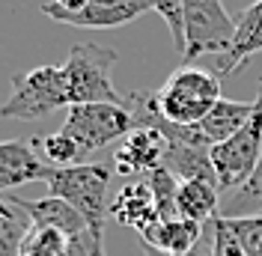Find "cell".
Here are the masks:
<instances>
[{"mask_svg": "<svg viewBox=\"0 0 262 256\" xmlns=\"http://www.w3.org/2000/svg\"><path fill=\"white\" fill-rule=\"evenodd\" d=\"M72 108L69 98V83H66V69L63 66H36L27 72H18L9 80V98L0 104L3 119H42L48 113Z\"/></svg>", "mask_w": 262, "mask_h": 256, "instance_id": "1", "label": "cell"}, {"mask_svg": "<svg viewBox=\"0 0 262 256\" xmlns=\"http://www.w3.org/2000/svg\"><path fill=\"white\" fill-rule=\"evenodd\" d=\"M152 98L164 119L188 128L200 125L221 98V78L200 66H182L164 80L158 93H152Z\"/></svg>", "mask_w": 262, "mask_h": 256, "instance_id": "2", "label": "cell"}, {"mask_svg": "<svg viewBox=\"0 0 262 256\" xmlns=\"http://www.w3.org/2000/svg\"><path fill=\"white\" fill-rule=\"evenodd\" d=\"M114 170L98 161H83L72 167H54L48 176V194L66 200L83 215L90 229H104L107 218V188Z\"/></svg>", "mask_w": 262, "mask_h": 256, "instance_id": "3", "label": "cell"}, {"mask_svg": "<svg viewBox=\"0 0 262 256\" xmlns=\"http://www.w3.org/2000/svg\"><path fill=\"white\" fill-rule=\"evenodd\" d=\"M116 60L119 54L114 48H104L96 42H81L69 51V60L63 63V69L72 104H93V101L125 104L111 78Z\"/></svg>", "mask_w": 262, "mask_h": 256, "instance_id": "4", "label": "cell"}, {"mask_svg": "<svg viewBox=\"0 0 262 256\" xmlns=\"http://www.w3.org/2000/svg\"><path fill=\"white\" fill-rule=\"evenodd\" d=\"M134 128V113L128 104H111V101H93V104H72L66 108V122L60 131H66L83 158L93 152L111 146L114 140H122Z\"/></svg>", "mask_w": 262, "mask_h": 256, "instance_id": "5", "label": "cell"}, {"mask_svg": "<svg viewBox=\"0 0 262 256\" xmlns=\"http://www.w3.org/2000/svg\"><path fill=\"white\" fill-rule=\"evenodd\" d=\"M209 155H212V167L221 194L235 191L256 170V164L262 158V83L256 98H253V113L245 122V128H238L227 140L214 143Z\"/></svg>", "mask_w": 262, "mask_h": 256, "instance_id": "6", "label": "cell"}, {"mask_svg": "<svg viewBox=\"0 0 262 256\" xmlns=\"http://www.w3.org/2000/svg\"><path fill=\"white\" fill-rule=\"evenodd\" d=\"M235 39V15H229L224 0H185V51L182 63L194 66L206 54L224 57Z\"/></svg>", "mask_w": 262, "mask_h": 256, "instance_id": "7", "label": "cell"}, {"mask_svg": "<svg viewBox=\"0 0 262 256\" xmlns=\"http://www.w3.org/2000/svg\"><path fill=\"white\" fill-rule=\"evenodd\" d=\"M170 140L158 128L137 125L119 140V149L114 152V170L122 176H137V173H152L164 167Z\"/></svg>", "mask_w": 262, "mask_h": 256, "instance_id": "8", "label": "cell"}, {"mask_svg": "<svg viewBox=\"0 0 262 256\" xmlns=\"http://www.w3.org/2000/svg\"><path fill=\"white\" fill-rule=\"evenodd\" d=\"M149 9H152L149 0H86L81 12L57 15L54 21L69 24V27H81V30H111V27L137 21Z\"/></svg>", "mask_w": 262, "mask_h": 256, "instance_id": "9", "label": "cell"}, {"mask_svg": "<svg viewBox=\"0 0 262 256\" xmlns=\"http://www.w3.org/2000/svg\"><path fill=\"white\" fill-rule=\"evenodd\" d=\"M48 161L36 152L33 143L24 140H3L0 143V194L12 191L18 185H27V182H48L51 176Z\"/></svg>", "mask_w": 262, "mask_h": 256, "instance_id": "10", "label": "cell"}, {"mask_svg": "<svg viewBox=\"0 0 262 256\" xmlns=\"http://www.w3.org/2000/svg\"><path fill=\"white\" fill-rule=\"evenodd\" d=\"M262 51V0L250 3L242 15H235V39H232V48L217 57V69L214 75L217 78H227L232 72H238L242 66Z\"/></svg>", "mask_w": 262, "mask_h": 256, "instance_id": "11", "label": "cell"}, {"mask_svg": "<svg viewBox=\"0 0 262 256\" xmlns=\"http://www.w3.org/2000/svg\"><path fill=\"white\" fill-rule=\"evenodd\" d=\"M206 226L209 224L188 221V218H173V221H161L158 218L155 224H149L140 232V239L152 250H161L167 256H182V253H191L196 244L203 241Z\"/></svg>", "mask_w": 262, "mask_h": 256, "instance_id": "12", "label": "cell"}, {"mask_svg": "<svg viewBox=\"0 0 262 256\" xmlns=\"http://www.w3.org/2000/svg\"><path fill=\"white\" fill-rule=\"evenodd\" d=\"M15 200H18V206L24 208V215L30 218V224H33V226L60 229L63 236H69V239H75V236H83V232L90 229V224L83 221L81 211H78L75 206H69L66 200L54 197V194L42 197V200H21V197H15Z\"/></svg>", "mask_w": 262, "mask_h": 256, "instance_id": "13", "label": "cell"}, {"mask_svg": "<svg viewBox=\"0 0 262 256\" xmlns=\"http://www.w3.org/2000/svg\"><path fill=\"white\" fill-rule=\"evenodd\" d=\"M107 215L116 224L137 229V232H143L149 224H155L158 221V208H155V197H152V188H149L146 179L143 182H125L119 188V194L114 197Z\"/></svg>", "mask_w": 262, "mask_h": 256, "instance_id": "14", "label": "cell"}, {"mask_svg": "<svg viewBox=\"0 0 262 256\" xmlns=\"http://www.w3.org/2000/svg\"><path fill=\"white\" fill-rule=\"evenodd\" d=\"M93 247V229H86L83 236L69 239L60 229H45V226H33L27 239L21 244L18 256H90Z\"/></svg>", "mask_w": 262, "mask_h": 256, "instance_id": "15", "label": "cell"}, {"mask_svg": "<svg viewBox=\"0 0 262 256\" xmlns=\"http://www.w3.org/2000/svg\"><path fill=\"white\" fill-rule=\"evenodd\" d=\"M250 113H253V101H235V98L221 96L196 128L214 146V143H221V140H227V137H232L238 128H245V122L250 119Z\"/></svg>", "mask_w": 262, "mask_h": 256, "instance_id": "16", "label": "cell"}, {"mask_svg": "<svg viewBox=\"0 0 262 256\" xmlns=\"http://www.w3.org/2000/svg\"><path fill=\"white\" fill-rule=\"evenodd\" d=\"M221 211V188L206 179H185L179 182V215L188 221L209 224Z\"/></svg>", "mask_w": 262, "mask_h": 256, "instance_id": "17", "label": "cell"}, {"mask_svg": "<svg viewBox=\"0 0 262 256\" xmlns=\"http://www.w3.org/2000/svg\"><path fill=\"white\" fill-rule=\"evenodd\" d=\"M221 218H262V158L235 191L221 197Z\"/></svg>", "mask_w": 262, "mask_h": 256, "instance_id": "18", "label": "cell"}, {"mask_svg": "<svg viewBox=\"0 0 262 256\" xmlns=\"http://www.w3.org/2000/svg\"><path fill=\"white\" fill-rule=\"evenodd\" d=\"M33 229L30 218L12 194H0V256H18L21 244Z\"/></svg>", "mask_w": 262, "mask_h": 256, "instance_id": "19", "label": "cell"}, {"mask_svg": "<svg viewBox=\"0 0 262 256\" xmlns=\"http://www.w3.org/2000/svg\"><path fill=\"white\" fill-rule=\"evenodd\" d=\"M146 182H149V188H152V197H155L158 218L161 221L182 218L179 215V179L173 176L167 167H158V170L146 173Z\"/></svg>", "mask_w": 262, "mask_h": 256, "instance_id": "20", "label": "cell"}, {"mask_svg": "<svg viewBox=\"0 0 262 256\" xmlns=\"http://www.w3.org/2000/svg\"><path fill=\"white\" fill-rule=\"evenodd\" d=\"M33 146L42 149V158L48 161L51 167H72V164H83V155L78 143L66 134V131H54L48 137L33 140Z\"/></svg>", "mask_w": 262, "mask_h": 256, "instance_id": "21", "label": "cell"}, {"mask_svg": "<svg viewBox=\"0 0 262 256\" xmlns=\"http://www.w3.org/2000/svg\"><path fill=\"white\" fill-rule=\"evenodd\" d=\"M149 6L164 18L176 51H185V0H149Z\"/></svg>", "mask_w": 262, "mask_h": 256, "instance_id": "22", "label": "cell"}, {"mask_svg": "<svg viewBox=\"0 0 262 256\" xmlns=\"http://www.w3.org/2000/svg\"><path fill=\"white\" fill-rule=\"evenodd\" d=\"M247 256H262V218H224Z\"/></svg>", "mask_w": 262, "mask_h": 256, "instance_id": "23", "label": "cell"}, {"mask_svg": "<svg viewBox=\"0 0 262 256\" xmlns=\"http://www.w3.org/2000/svg\"><path fill=\"white\" fill-rule=\"evenodd\" d=\"M209 226H212V256H247L245 247L238 244V239L232 236L229 224L221 215L214 221H209Z\"/></svg>", "mask_w": 262, "mask_h": 256, "instance_id": "24", "label": "cell"}, {"mask_svg": "<svg viewBox=\"0 0 262 256\" xmlns=\"http://www.w3.org/2000/svg\"><path fill=\"white\" fill-rule=\"evenodd\" d=\"M146 256H167L161 253V250H152V247H146ZM182 256H212V226H206V236H203V241L196 244L191 253H182Z\"/></svg>", "mask_w": 262, "mask_h": 256, "instance_id": "25", "label": "cell"}, {"mask_svg": "<svg viewBox=\"0 0 262 256\" xmlns=\"http://www.w3.org/2000/svg\"><path fill=\"white\" fill-rule=\"evenodd\" d=\"M90 256H107L104 253V229H93V247Z\"/></svg>", "mask_w": 262, "mask_h": 256, "instance_id": "26", "label": "cell"}]
</instances>
